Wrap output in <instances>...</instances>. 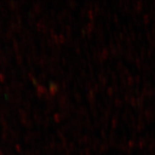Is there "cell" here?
<instances>
[]
</instances>
